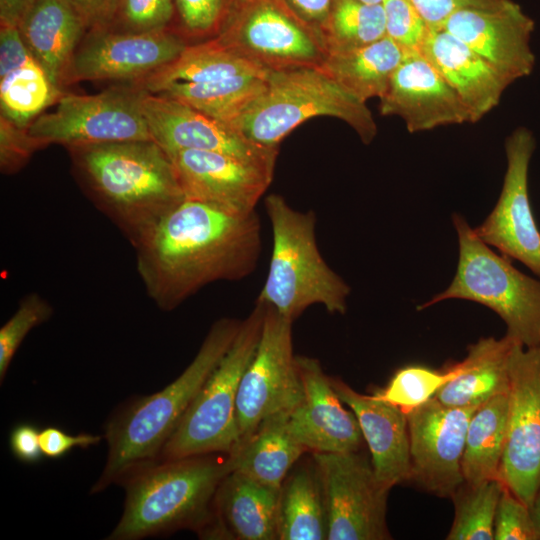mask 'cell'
<instances>
[{
	"instance_id": "obj_39",
	"label": "cell",
	"mask_w": 540,
	"mask_h": 540,
	"mask_svg": "<svg viewBox=\"0 0 540 540\" xmlns=\"http://www.w3.org/2000/svg\"><path fill=\"white\" fill-rule=\"evenodd\" d=\"M232 0H175L182 28L193 36L216 35Z\"/></svg>"
},
{
	"instance_id": "obj_6",
	"label": "cell",
	"mask_w": 540,
	"mask_h": 540,
	"mask_svg": "<svg viewBox=\"0 0 540 540\" xmlns=\"http://www.w3.org/2000/svg\"><path fill=\"white\" fill-rule=\"evenodd\" d=\"M335 117L348 124L363 143L377 134L367 104L320 68L271 71L261 94L242 113L234 128L259 145L278 148L284 137L308 119Z\"/></svg>"
},
{
	"instance_id": "obj_47",
	"label": "cell",
	"mask_w": 540,
	"mask_h": 540,
	"mask_svg": "<svg viewBox=\"0 0 540 540\" xmlns=\"http://www.w3.org/2000/svg\"><path fill=\"white\" fill-rule=\"evenodd\" d=\"M33 2L34 0H0V21L17 25Z\"/></svg>"
},
{
	"instance_id": "obj_21",
	"label": "cell",
	"mask_w": 540,
	"mask_h": 540,
	"mask_svg": "<svg viewBox=\"0 0 540 540\" xmlns=\"http://www.w3.org/2000/svg\"><path fill=\"white\" fill-rule=\"evenodd\" d=\"M380 113L400 117L410 133L473 123L456 91L420 51L405 53L380 98Z\"/></svg>"
},
{
	"instance_id": "obj_19",
	"label": "cell",
	"mask_w": 540,
	"mask_h": 540,
	"mask_svg": "<svg viewBox=\"0 0 540 540\" xmlns=\"http://www.w3.org/2000/svg\"><path fill=\"white\" fill-rule=\"evenodd\" d=\"M167 153L184 198L217 206L234 215L255 212L273 179L274 168L223 153L190 149Z\"/></svg>"
},
{
	"instance_id": "obj_24",
	"label": "cell",
	"mask_w": 540,
	"mask_h": 540,
	"mask_svg": "<svg viewBox=\"0 0 540 540\" xmlns=\"http://www.w3.org/2000/svg\"><path fill=\"white\" fill-rule=\"evenodd\" d=\"M420 52L456 91L473 123L497 107L510 86L478 54L443 29H430Z\"/></svg>"
},
{
	"instance_id": "obj_35",
	"label": "cell",
	"mask_w": 540,
	"mask_h": 540,
	"mask_svg": "<svg viewBox=\"0 0 540 540\" xmlns=\"http://www.w3.org/2000/svg\"><path fill=\"white\" fill-rule=\"evenodd\" d=\"M455 374L453 365L444 372L407 366L399 369L388 385L374 394L407 414L434 398Z\"/></svg>"
},
{
	"instance_id": "obj_30",
	"label": "cell",
	"mask_w": 540,
	"mask_h": 540,
	"mask_svg": "<svg viewBox=\"0 0 540 540\" xmlns=\"http://www.w3.org/2000/svg\"><path fill=\"white\" fill-rule=\"evenodd\" d=\"M405 53L390 38L366 46L328 52L320 69L363 102L385 93Z\"/></svg>"
},
{
	"instance_id": "obj_15",
	"label": "cell",
	"mask_w": 540,
	"mask_h": 540,
	"mask_svg": "<svg viewBox=\"0 0 540 540\" xmlns=\"http://www.w3.org/2000/svg\"><path fill=\"white\" fill-rule=\"evenodd\" d=\"M535 147L534 135L526 127H518L508 136L507 169L499 199L474 231L487 245L519 260L540 278V231L528 191L529 165Z\"/></svg>"
},
{
	"instance_id": "obj_42",
	"label": "cell",
	"mask_w": 540,
	"mask_h": 540,
	"mask_svg": "<svg viewBox=\"0 0 540 540\" xmlns=\"http://www.w3.org/2000/svg\"><path fill=\"white\" fill-rule=\"evenodd\" d=\"M430 29H439L454 13L466 9H497L510 0H409Z\"/></svg>"
},
{
	"instance_id": "obj_5",
	"label": "cell",
	"mask_w": 540,
	"mask_h": 540,
	"mask_svg": "<svg viewBox=\"0 0 540 540\" xmlns=\"http://www.w3.org/2000/svg\"><path fill=\"white\" fill-rule=\"evenodd\" d=\"M265 210L273 246L266 280L256 301L292 321L315 304L331 314H344L350 287L319 251L314 212L292 208L279 194L266 197Z\"/></svg>"
},
{
	"instance_id": "obj_28",
	"label": "cell",
	"mask_w": 540,
	"mask_h": 540,
	"mask_svg": "<svg viewBox=\"0 0 540 540\" xmlns=\"http://www.w3.org/2000/svg\"><path fill=\"white\" fill-rule=\"evenodd\" d=\"M518 342L507 334L501 339L481 338L468 348L467 356L453 366L456 374L435 398L454 407H477L509 392L510 360Z\"/></svg>"
},
{
	"instance_id": "obj_44",
	"label": "cell",
	"mask_w": 540,
	"mask_h": 540,
	"mask_svg": "<svg viewBox=\"0 0 540 540\" xmlns=\"http://www.w3.org/2000/svg\"><path fill=\"white\" fill-rule=\"evenodd\" d=\"M91 30L105 29L116 20L121 0H63Z\"/></svg>"
},
{
	"instance_id": "obj_43",
	"label": "cell",
	"mask_w": 540,
	"mask_h": 540,
	"mask_svg": "<svg viewBox=\"0 0 540 540\" xmlns=\"http://www.w3.org/2000/svg\"><path fill=\"white\" fill-rule=\"evenodd\" d=\"M102 439L103 436L90 433L71 435L54 426H48L40 430L42 453L45 457L51 459L61 458L75 448L88 449L97 445Z\"/></svg>"
},
{
	"instance_id": "obj_3",
	"label": "cell",
	"mask_w": 540,
	"mask_h": 540,
	"mask_svg": "<svg viewBox=\"0 0 540 540\" xmlns=\"http://www.w3.org/2000/svg\"><path fill=\"white\" fill-rule=\"evenodd\" d=\"M241 322L218 319L194 359L173 382L161 391L130 401L110 417L104 435L107 460L91 494L119 484L131 471L158 459L188 406L230 348Z\"/></svg>"
},
{
	"instance_id": "obj_31",
	"label": "cell",
	"mask_w": 540,
	"mask_h": 540,
	"mask_svg": "<svg viewBox=\"0 0 540 540\" xmlns=\"http://www.w3.org/2000/svg\"><path fill=\"white\" fill-rule=\"evenodd\" d=\"M277 535L278 540H327V511L314 461L286 476L280 489Z\"/></svg>"
},
{
	"instance_id": "obj_8",
	"label": "cell",
	"mask_w": 540,
	"mask_h": 540,
	"mask_svg": "<svg viewBox=\"0 0 540 540\" xmlns=\"http://www.w3.org/2000/svg\"><path fill=\"white\" fill-rule=\"evenodd\" d=\"M459 261L449 287L418 307L447 299H466L496 312L507 335L526 348L540 347V280L517 270L508 258L491 250L459 214L453 215Z\"/></svg>"
},
{
	"instance_id": "obj_22",
	"label": "cell",
	"mask_w": 540,
	"mask_h": 540,
	"mask_svg": "<svg viewBox=\"0 0 540 540\" xmlns=\"http://www.w3.org/2000/svg\"><path fill=\"white\" fill-rule=\"evenodd\" d=\"M296 362L303 395L288 415L293 436L313 453L358 451L364 439L357 418L343 406L320 362L306 356H296Z\"/></svg>"
},
{
	"instance_id": "obj_26",
	"label": "cell",
	"mask_w": 540,
	"mask_h": 540,
	"mask_svg": "<svg viewBox=\"0 0 540 540\" xmlns=\"http://www.w3.org/2000/svg\"><path fill=\"white\" fill-rule=\"evenodd\" d=\"M279 496L280 489L239 472L228 473L216 492L211 538L278 539Z\"/></svg>"
},
{
	"instance_id": "obj_4",
	"label": "cell",
	"mask_w": 540,
	"mask_h": 540,
	"mask_svg": "<svg viewBox=\"0 0 540 540\" xmlns=\"http://www.w3.org/2000/svg\"><path fill=\"white\" fill-rule=\"evenodd\" d=\"M214 454L156 460L127 474L119 484L125 501L108 540H140L188 528L210 538L214 501L224 477L226 459Z\"/></svg>"
},
{
	"instance_id": "obj_45",
	"label": "cell",
	"mask_w": 540,
	"mask_h": 540,
	"mask_svg": "<svg viewBox=\"0 0 540 540\" xmlns=\"http://www.w3.org/2000/svg\"><path fill=\"white\" fill-rule=\"evenodd\" d=\"M13 456L22 463L34 464L41 460L40 430L32 423H19L9 435Z\"/></svg>"
},
{
	"instance_id": "obj_37",
	"label": "cell",
	"mask_w": 540,
	"mask_h": 540,
	"mask_svg": "<svg viewBox=\"0 0 540 540\" xmlns=\"http://www.w3.org/2000/svg\"><path fill=\"white\" fill-rule=\"evenodd\" d=\"M386 36L404 53L420 51L430 30L409 0H383Z\"/></svg>"
},
{
	"instance_id": "obj_34",
	"label": "cell",
	"mask_w": 540,
	"mask_h": 540,
	"mask_svg": "<svg viewBox=\"0 0 540 540\" xmlns=\"http://www.w3.org/2000/svg\"><path fill=\"white\" fill-rule=\"evenodd\" d=\"M504 485L493 479L477 485L463 483L451 496L454 519L448 540H493L494 520Z\"/></svg>"
},
{
	"instance_id": "obj_33",
	"label": "cell",
	"mask_w": 540,
	"mask_h": 540,
	"mask_svg": "<svg viewBox=\"0 0 540 540\" xmlns=\"http://www.w3.org/2000/svg\"><path fill=\"white\" fill-rule=\"evenodd\" d=\"M322 34L327 52L374 43L386 36L383 6L361 0H332Z\"/></svg>"
},
{
	"instance_id": "obj_23",
	"label": "cell",
	"mask_w": 540,
	"mask_h": 540,
	"mask_svg": "<svg viewBox=\"0 0 540 540\" xmlns=\"http://www.w3.org/2000/svg\"><path fill=\"white\" fill-rule=\"evenodd\" d=\"M330 380L339 398L357 418L378 481L391 490L411 480L406 414L375 394H361L340 379Z\"/></svg>"
},
{
	"instance_id": "obj_49",
	"label": "cell",
	"mask_w": 540,
	"mask_h": 540,
	"mask_svg": "<svg viewBox=\"0 0 540 540\" xmlns=\"http://www.w3.org/2000/svg\"><path fill=\"white\" fill-rule=\"evenodd\" d=\"M364 3L372 4V5H379L382 4L383 0H361Z\"/></svg>"
},
{
	"instance_id": "obj_12",
	"label": "cell",
	"mask_w": 540,
	"mask_h": 540,
	"mask_svg": "<svg viewBox=\"0 0 540 540\" xmlns=\"http://www.w3.org/2000/svg\"><path fill=\"white\" fill-rule=\"evenodd\" d=\"M265 306L258 346L242 375L237 393L239 444L268 417L291 411L303 395L293 353V321Z\"/></svg>"
},
{
	"instance_id": "obj_41",
	"label": "cell",
	"mask_w": 540,
	"mask_h": 540,
	"mask_svg": "<svg viewBox=\"0 0 540 540\" xmlns=\"http://www.w3.org/2000/svg\"><path fill=\"white\" fill-rule=\"evenodd\" d=\"M37 149L40 147L28 135L26 128L0 117V167L3 173L18 171Z\"/></svg>"
},
{
	"instance_id": "obj_14",
	"label": "cell",
	"mask_w": 540,
	"mask_h": 540,
	"mask_svg": "<svg viewBox=\"0 0 540 540\" xmlns=\"http://www.w3.org/2000/svg\"><path fill=\"white\" fill-rule=\"evenodd\" d=\"M509 376L507 436L499 479L531 507L540 489V347L517 343Z\"/></svg>"
},
{
	"instance_id": "obj_29",
	"label": "cell",
	"mask_w": 540,
	"mask_h": 540,
	"mask_svg": "<svg viewBox=\"0 0 540 540\" xmlns=\"http://www.w3.org/2000/svg\"><path fill=\"white\" fill-rule=\"evenodd\" d=\"M290 411L265 419L230 454L231 472H239L274 489L281 486L292 467L307 452L293 436L288 425Z\"/></svg>"
},
{
	"instance_id": "obj_20",
	"label": "cell",
	"mask_w": 540,
	"mask_h": 540,
	"mask_svg": "<svg viewBox=\"0 0 540 540\" xmlns=\"http://www.w3.org/2000/svg\"><path fill=\"white\" fill-rule=\"evenodd\" d=\"M439 29L462 41L509 85L534 70L531 37L535 23L513 0L497 9L458 11Z\"/></svg>"
},
{
	"instance_id": "obj_7",
	"label": "cell",
	"mask_w": 540,
	"mask_h": 540,
	"mask_svg": "<svg viewBox=\"0 0 540 540\" xmlns=\"http://www.w3.org/2000/svg\"><path fill=\"white\" fill-rule=\"evenodd\" d=\"M268 74L214 37L187 45L174 61L135 84L147 93L182 102L234 128L264 90Z\"/></svg>"
},
{
	"instance_id": "obj_13",
	"label": "cell",
	"mask_w": 540,
	"mask_h": 540,
	"mask_svg": "<svg viewBox=\"0 0 540 540\" xmlns=\"http://www.w3.org/2000/svg\"><path fill=\"white\" fill-rule=\"evenodd\" d=\"M325 499L327 540L390 539L386 489L372 464L355 452L313 453Z\"/></svg>"
},
{
	"instance_id": "obj_25",
	"label": "cell",
	"mask_w": 540,
	"mask_h": 540,
	"mask_svg": "<svg viewBox=\"0 0 540 540\" xmlns=\"http://www.w3.org/2000/svg\"><path fill=\"white\" fill-rule=\"evenodd\" d=\"M61 94L29 51L18 27L1 25V116L20 128H27Z\"/></svg>"
},
{
	"instance_id": "obj_2",
	"label": "cell",
	"mask_w": 540,
	"mask_h": 540,
	"mask_svg": "<svg viewBox=\"0 0 540 540\" xmlns=\"http://www.w3.org/2000/svg\"><path fill=\"white\" fill-rule=\"evenodd\" d=\"M68 150L92 202L133 248L184 199L168 153L153 140Z\"/></svg>"
},
{
	"instance_id": "obj_27",
	"label": "cell",
	"mask_w": 540,
	"mask_h": 540,
	"mask_svg": "<svg viewBox=\"0 0 540 540\" xmlns=\"http://www.w3.org/2000/svg\"><path fill=\"white\" fill-rule=\"evenodd\" d=\"M23 41L61 92L78 43L83 20L63 0H34L18 25Z\"/></svg>"
},
{
	"instance_id": "obj_32",
	"label": "cell",
	"mask_w": 540,
	"mask_h": 540,
	"mask_svg": "<svg viewBox=\"0 0 540 540\" xmlns=\"http://www.w3.org/2000/svg\"><path fill=\"white\" fill-rule=\"evenodd\" d=\"M508 393L496 395L474 411L466 432L461 468L464 482L499 479L508 424Z\"/></svg>"
},
{
	"instance_id": "obj_36",
	"label": "cell",
	"mask_w": 540,
	"mask_h": 540,
	"mask_svg": "<svg viewBox=\"0 0 540 540\" xmlns=\"http://www.w3.org/2000/svg\"><path fill=\"white\" fill-rule=\"evenodd\" d=\"M52 305L38 293L22 298L14 314L0 328V381L28 333L51 318Z\"/></svg>"
},
{
	"instance_id": "obj_46",
	"label": "cell",
	"mask_w": 540,
	"mask_h": 540,
	"mask_svg": "<svg viewBox=\"0 0 540 540\" xmlns=\"http://www.w3.org/2000/svg\"><path fill=\"white\" fill-rule=\"evenodd\" d=\"M283 1L299 18L322 33L332 0Z\"/></svg>"
},
{
	"instance_id": "obj_10",
	"label": "cell",
	"mask_w": 540,
	"mask_h": 540,
	"mask_svg": "<svg viewBox=\"0 0 540 540\" xmlns=\"http://www.w3.org/2000/svg\"><path fill=\"white\" fill-rule=\"evenodd\" d=\"M215 38L268 72L320 68L328 53L322 33L283 0H232Z\"/></svg>"
},
{
	"instance_id": "obj_1",
	"label": "cell",
	"mask_w": 540,
	"mask_h": 540,
	"mask_svg": "<svg viewBox=\"0 0 540 540\" xmlns=\"http://www.w3.org/2000/svg\"><path fill=\"white\" fill-rule=\"evenodd\" d=\"M262 248L256 212L234 215L184 198L134 247L148 297L172 311L203 287L254 272Z\"/></svg>"
},
{
	"instance_id": "obj_11",
	"label": "cell",
	"mask_w": 540,
	"mask_h": 540,
	"mask_svg": "<svg viewBox=\"0 0 540 540\" xmlns=\"http://www.w3.org/2000/svg\"><path fill=\"white\" fill-rule=\"evenodd\" d=\"M142 90L113 88L93 95L61 94L53 111L26 128L40 148H70L152 140L141 106Z\"/></svg>"
},
{
	"instance_id": "obj_40",
	"label": "cell",
	"mask_w": 540,
	"mask_h": 540,
	"mask_svg": "<svg viewBox=\"0 0 540 540\" xmlns=\"http://www.w3.org/2000/svg\"><path fill=\"white\" fill-rule=\"evenodd\" d=\"M175 12V0H121L116 16L125 31L166 29Z\"/></svg>"
},
{
	"instance_id": "obj_48",
	"label": "cell",
	"mask_w": 540,
	"mask_h": 540,
	"mask_svg": "<svg viewBox=\"0 0 540 540\" xmlns=\"http://www.w3.org/2000/svg\"><path fill=\"white\" fill-rule=\"evenodd\" d=\"M533 522L537 531L538 540H540V489L538 490L534 501L530 507Z\"/></svg>"
},
{
	"instance_id": "obj_38",
	"label": "cell",
	"mask_w": 540,
	"mask_h": 540,
	"mask_svg": "<svg viewBox=\"0 0 540 540\" xmlns=\"http://www.w3.org/2000/svg\"><path fill=\"white\" fill-rule=\"evenodd\" d=\"M495 540H538L530 507L504 486L495 520Z\"/></svg>"
},
{
	"instance_id": "obj_17",
	"label": "cell",
	"mask_w": 540,
	"mask_h": 540,
	"mask_svg": "<svg viewBox=\"0 0 540 540\" xmlns=\"http://www.w3.org/2000/svg\"><path fill=\"white\" fill-rule=\"evenodd\" d=\"M186 46L180 35L167 28L145 32L93 30L72 58L66 85L88 80L137 83L174 61Z\"/></svg>"
},
{
	"instance_id": "obj_16",
	"label": "cell",
	"mask_w": 540,
	"mask_h": 540,
	"mask_svg": "<svg viewBox=\"0 0 540 540\" xmlns=\"http://www.w3.org/2000/svg\"><path fill=\"white\" fill-rule=\"evenodd\" d=\"M477 407L448 406L434 397L406 414L411 480L424 490L451 498L464 483L466 432Z\"/></svg>"
},
{
	"instance_id": "obj_9",
	"label": "cell",
	"mask_w": 540,
	"mask_h": 540,
	"mask_svg": "<svg viewBox=\"0 0 540 540\" xmlns=\"http://www.w3.org/2000/svg\"><path fill=\"white\" fill-rule=\"evenodd\" d=\"M265 304L256 301L217 366L188 406L157 460L230 454L239 444L236 400L239 384L261 335Z\"/></svg>"
},
{
	"instance_id": "obj_18",
	"label": "cell",
	"mask_w": 540,
	"mask_h": 540,
	"mask_svg": "<svg viewBox=\"0 0 540 540\" xmlns=\"http://www.w3.org/2000/svg\"><path fill=\"white\" fill-rule=\"evenodd\" d=\"M141 106L152 140L167 152H218L275 169L278 148L252 142L233 127L189 105L142 90Z\"/></svg>"
}]
</instances>
